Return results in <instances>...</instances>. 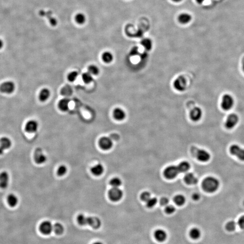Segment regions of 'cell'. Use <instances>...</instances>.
<instances>
[{"mask_svg": "<svg viewBox=\"0 0 244 244\" xmlns=\"http://www.w3.org/2000/svg\"><path fill=\"white\" fill-rule=\"evenodd\" d=\"M154 237L157 241L159 242H164L167 238V234L164 230L157 229L154 232Z\"/></svg>", "mask_w": 244, "mask_h": 244, "instance_id": "obj_17", "label": "cell"}, {"mask_svg": "<svg viewBox=\"0 0 244 244\" xmlns=\"http://www.w3.org/2000/svg\"><path fill=\"white\" fill-rule=\"evenodd\" d=\"M234 104L233 98L228 94H226L223 96L221 103V106L224 110H229L231 109Z\"/></svg>", "mask_w": 244, "mask_h": 244, "instance_id": "obj_4", "label": "cell"}, {"mask_svg": "<svg viewBox=\"0 0 244 244\" xmlns=\"http://www.w3.org/2000/svg\"><path fill=\"white\" fill-rule=\"evenodd\" d=\"M7 202L11 207H15L17 205L18 198L14 194H11L7 197Z\"/></svg>", "mask_w": 244, "mask_h": 244, "instance_id": "obj_26", "label": "cell"}, {"mask_svg": "<svg viewBox=\"0 0 244 244\" xmlns=\"http://www.w3.org/2000/svg\"><path fill=\"white\" fill-rule=\"evenodd\" d=\"M113 115L114 118L118 121L123 120L126 118V113L124 111L119 108L114 110Z\"/></svg>", "mask_w": 244, "mask_h": 244, "instance_id": "obj_19", "label": "cell"}, {"mask_svg": "<svg viewBox=\"0 0 244 244\" xmlns=\"http://www.w3.org/2000/svg\"><path fill=\"white\" fill-rule=\"evenodd\" d=\"M196 1L198 4H202L203 3V2L205 1V0H196Z\"/></svg>", "mask_w": 244, "mask_h": 244, "instance_id": "obj_48", "label": "cell"}, {"mask_svg": "<svg viewBox=\"0 0 244 244\" xmlns=\"http://www.w3.org/2000/svg\"><path fill=\"white\" fill-rule=\"evenodd\" d=\"M184 180L185 182L189 185H194L198 182V179L194 174L191 173H187L185 175Z\"/></svg>", "mask_w": 244, "mask_h": 244, "instance_id": "obj_20", "label": "cell"}, {"mask_svg": "<svg viewBox=\"0 0 244 244\" xmlns=\"http://www.w3.org/2000/svg\"><path fill=\"white\" fill-rule=\"evenodd\" d=\"M4 151L5 150L0 146V155H2V154H3Z\"/></svg>", "mask_w": 244, "mask_h": 244, "instance_id": "obj_47", "label": "cell"}, {"mask_svg": "<svg viewBox=\"0 0 244 244\" xmlns=\"http://www.w3.org/2000/svg\"><path fill=\"white\" fill-rule=\"evenodd\" d=\"M177 167H178L179 172L184 173V172H186L188 171L190 168V164L187 161H183V162H181Z\"/></svg>", "mask_w": 244, "mask_h": 244, "instance_id": "obj_28", "label": "cell"}, {"mask_svg": "<svg viewBox=\"0 0 244 244\" xmlns=\"http://www.w3.org/2000/svg\"><path fill=\"white\" fill-rule=\"evenodd\" d=\"M192 198L194 200H198L200 198V194H198V193H194V194L193 195Z\"/></svg>", "mask_w": 244, "mask_h": 244, "instance_id": "obj_45", "label": "cell"}, {"mask_svg": "<svg viewBox=\"0 0 244 244\" xmlns=\"http://www.w3.org/2000/svg\"><path fill=\"white\" fill-rule=\"evenodd\" d=\"M34 159L35 162L38 164H42L47 161V157L43 153L41 148H38L35 150L34 154Z\"/></svg>", "mask_w": 244, "mask_h": 244, "instance_id": "obj_11", "label": "cell"}, {"mask_svg": "<svg viewBox=\"0 0 244 244\" xmlns=\"http://www.w3.org/2000/svg\"><path fill=\"white\" fill-rule=\"evenodd\" d=\"M78 76V73L77 71H73L70 72L68 75V80L71 82L74 81Z\"/></svg>", "mask_w": 244, "mask_h": 244, "instance_id": "obj_38", "label": "cell"}, {"mask_svg": "<svg viewBox=\"0 0 244 244\" xmlns=\"http://www.w3.org/2000/svg\"><path fill=\"white\" fill-rule=\"evenodd\" d=\"M173 85L174 88L178 91H184L187 85L186 79L183 76H179L174 80Z\"/></svg>", "mask_w": 244, "mask_h": 244, "instance_id": "obj_8", "label": "cell"}, {"mask_svg": "<svg viewBox=\"0 0 244 244\" xmlns=\"http://www.w3.org/2000/svg\"><path fill=\"white\" fill-rule=\"evenodd\" d=\"M15 89L16 85L14 82L11 81H5L0 85V91L6 94L13 93L15 91Z\"/></svg>", "mask_w": 244, "mask_h": 244, "instance_id": "obj_3", "label": "cell"}, {"mask_svg": "<svg viewBox=\"0 0 244 244\" xmlns=\"http://www.w3.org/2000/svg\"><path fill=\"white\" fill-rule=\"evenodd\" d=\"M91 171L92 174L95 176H100L103 173L104 171V166L100 164H97L91 168Z\"/></svg>", "mask_w": 244, "mask_h": 244, "instance_id": "obj_23", "label": "cell"}, {"mask_svg": "<svg viewBox=\"0 0 244 244\" xmlns=\"http://www.w3.org/2000/svg\"><path fill=\"white\" fill-rule=\"evenodd\" d=\"M202 110L200 108L194 107L190 111L189 117L190 119L194 122L199 121L202 116Z\"/></svg>", "mask_w": 244, "mask_h": 244, "instance_id": "obj_13", "label": "cell"}, {"mask_svg": "<svg viewBox=\"0 0 244 244\" xmlns=\"http://www.w3.org/2000/svg\"><path fill=\"white\" fill-rule=\"evenodd\" d=\"M70 100L68 99L65 98L61 100L58 103L59 109L62 111H66L69 109Z\"/></svg>", "mask_w": 244, "mask_h": 244, "instance_id": "obj_22", "label": "cell"}, {"mask_svg": "<svg viewBox=\"0 0 244 244\" xmlns=\"http://www.w3.org/2000/svg\"><path fill=\"white\" fill-rule=\"evenodd\" d=\"M11 140L7 137H3L0 139V146L4 150H7L12 146Z\"/></svg>", "mask_w": 244, "mask_h": 244, "instance_id": "obj_24", "label": "cell"}, {"mask_svg": "<svg viewBox=\"0 0 244 244\" xmlns=\"http://www.w3.org/2000/svg\"><path fill=\"white\" fill-rule=\"evenodd\" d=\"M157 203V199L156 198H151L147 202V205L149 208L153 207Z\"/></svg>", "mask_w": 244, "mask_h": 244, "instance_id": "obj_40", "label": "cell"}, {"mask_svg": "<svg viewBox=\"0 0 244 244\" xmlns=\"http://www.w3.org/2000/svg\"><path fill=\"white\" fill-rule=\"evenodd\" d=\"M178 20L181 24H186L191 21L192 17L190 14L183 13L179 15Z\"/></svg>", "mask_w": 244, "mask_h": 244, "instance_id": "obj_21", "label": "cell"}, {"mask_svg": "<svg viewBox=\"0 0 244 244\" xmlns=\"http://www.w3.org/2000/svg\"><path fill=\"white\" fill-rule=\"evenodd\" d=\"M103 61L107 63L111 62L113 60L114 57L113 54L109 52H105L103 53L102 56Z\"/></svg>", "mask_w": 244, "mask_h": 244, "instance_id": "obj_29", "label": "cell"}, {"mask_svg": "<svg viewBox=\"0 0 244 244\" xmlns=\"http://www.w3.org/2000/svg\"><path fill=\"white\" fill-rule=\"evenodd\" d=\"M50 90L47 88L42 89L39 93V98L41 101L44 102L48 100L50 96Z\"/></svg>", "mask_w": 244, "mask_h": 244, "instance_id": "obj_25", "label": "cell"}, {"mask_svg": "<svg viewBox=\"0 0 244 244\" xmlns=\"http://www.w3.org/2000/svg\"><path fill=\"white\" fill-rule=\"evenodd\" d=\"M122 184V181L120 178H115L112 179L110 182V184L113 188H118Z\"/></svg>", "mask_w": 244, "mask_h": 244, "instance_id": "obj_36", "label": "cell"}, {"mask_svg": "<svg viewBox=\"0 0 244 244\" xmlns=\"http://www.w3.org/2000/svg\"><path fill=\"white\" fill-rule=\"evenodd\" d=\"M123 195V192L119 188H113L109 192L110 199L114 202H117L120 200Z\"/></svg>", "mask_w": 244, "mask_h": 244, "instance_id": "obj_9", "label": "cell"}, {"mask_svg": "<svg viewBox=\"0 0 244 244\" xmlns=\"http://www.w3.org/2000/svg\"><path fill=\"white\" fill-rule=\"evenodd\" d=\"M238 224L242 229L244 230V215L242 216L239 219Z\"/></svg>", "mask_w": 244, "mask_h": 244, "instance_id": "obj_43", "label": "cell"}, {"mask_svg": "<svg viewBox=\"0 0 244 244\" xmlns=\"http://www.w3.org/2000/svg\"><path fill=\"white\" fill-rule=\"evenodd\" d=\"M194 153L198 160L202 162H207L211 158L209 153L203 149H196Z\"/></svg>", "mask_w": 244, "mask_h": 244, "instance_id": "obj_7", "label": "cell"}, {"mask_svg": "<svg viewBox=\"0 0 244 244\" xmlns=\"http://www.w3.org/2000/svg\"><path fill=\"white\" fill-rule=\"evenodd\" d=\"M142 46L147 50H150L153 47V43L151 39L148 38L143 39L141 43Z\"/></svg>", "mask_w": 244, "mask_h": 244, "instance_id": "obj_31", "label": "cell"}, {"mask_svg": "<svg viewBox=\"0 0 244 244\" xmlns=\"http://www.w3.org/2000/svg\"><path fill=\"white\" fill-rule=\"evenodd\" d=\"M230 152L232 155L236 156L242 161H244V149L236 144L232 145L230 148Z\"/></svg>", "mask_w": 244, "mask_h": 244, "instance_id": "obj_5", "label": "cell"}, {"mask_svg": "<svg viewBox=\"0 0 244 244\" xmlns=\"http://www.w3.org/2000/svg\"><path fill=\"white\" fill-rule=\"evenodd\" d=\"M64 230V227L60 223H56L53 226V231L56 234L58 235L62 234Z\"/></svg>", "mask_w": 244, "mask_h": 244, "instance_id": "obj_30", "label": "cell"}, {"mask_svg": "<svg viewBox=\"0 0 244 244\" xmlns=\"http://www.w3.org/2000/svg\"><path fill=\"white\" fill-rule=\"evenodd\" d=\"M175 211V208L173 206L170 205L166 206L165 212L168 214H171Z\"/></svg>", "mask_w": 244, "mask_h": 244, "instance_id": "obj_41", "label": "cell"}, {"mask_svg": "<svg viewBox=\"0 0 244 244\" xmlns=\"http://www.w3.org/2000/svg\"><path fill=\"white\" fill-rule=\"evenodd\" d=\"M179 172L177 166H171L166 168L164 175L167 179H173L177 176Z\"/></svg>", "mask_w": 244, "mask_h": 244, "instance_id": "obj_10", "label": "cell"}, {"mask_svg": "<svg viewBox=\"0 0 244 244\" xmlns=\"http://www.w3.org/2000/svg\"><path fill=\"white\" fill-rule=\"evenodd\" d=\"M218 179L213 177H207L203 181L202 187L203 190L208 193L216 192L219 187Z\"/></svg>", "mask_w": 244, "mask_h": 244, "instance_id": "obj_2", "label": "cell"}, {"mask_svg": "<svg viewBox=\"0 0 244 244\" xmlns=\"http://www.w3.org/2000/svg\"><path fill=\"white\" fill-rule=\"evenodd\" d=\"M9 175L7 172L3 171L0 174V188L3 189L7 188L9 183Z\"/></svg>", "mask_w": 244, "mask_h": 244, "instance_id": "obj_16", "label": "cell"}, {"mask_svg": "<svg viewBox=\"0 0 244 244\" xmlns=\"http://www.w3.org/2000/svg\"><path fill=\"white\" fill-rule=\"evenodd\" d=\"M82 77L84 82L86 84L91 83L93 81V77L92 74L89 72L83 73L82 74Z\"/></svg>", "mask_w": 244, "mask_h": 244, "instance_id": "obj_33", "label": "cell"}, {"mask_svg": "<svg viewBox=\"0 0 244 244\" xmlns=\"http://www.w3.org/2000/svg\"><path fill=\"white\" fill-rule=\"evenodd\" d=\"M88 72L92 75H97L99 73L100 70L96 66L90 65L88 67Z\"/></svg>", "mask_w": 244, "mask_h": 244, "instance_id": "obj_37", "label": "cell"}, {"mask_svg": "<svg viewBox=\"0 0 244 244\" xmlns=\"http://www.w3.org/2000/svg\"><path fill=\"white\" fill-rule=\"evenodd\" d=\"M169 200L166 197H163L161 198L160 200V203L162 206H167L169 203Z\"/></svg>", "mask_w": 244, "mask_h": 244, "instance_id": "obj_44", "label": "cell"}, {"mask_svg": "<svg viewBox=\"0 0 244 244\" xmlns=\"http://www.w3.org/2000/svg\"><path fill=\"white\" fill-rule=\"evenodd\" d=\"M39 128V124L36 121L31 120L26 123L25 129L29 133H35L37 132Z\"/></svg>", "mask_w": 244, "mask_h": 244, "instance_id": "obj_14", "label": "cell"}, {"mask_svg": "<svg viewBox=\"0 0 244 244\" xmlns=\"http://www.w3.org/2000/svg\"><path fill=\"white\" fill-rule=\"evenodd\" d=\"M99 145L103 150H108L112 147V141L108 137H102L100 140Z\"/></svg>", "mask_w": 244, "mask_h": 244, "instance_id": "obj_15", "label": "cell"}, {"mask_svg": "<svg viewBox=\"0 0 244 244\" xmlns=\"http://www.w3.org/2000/svg\"><path fill=\"white\" fill-rule=\"evenodd\" d=\"M75 21L79 25L84 24L86 21V17L83 13H78L75 17Z\"/></svg>", "mask_w": 244, "mask_h": 244, "instance_id": "obj_32", "label": "cell"}, {"mask_svg": "<svg viewBox=\"0 0 244 244\" xmlns=\"http://www.w3.org/2000/svg\"><path fill=\"white\" fill-rule=\"evenodd\" d=\"M173 2H181L183 0H172Z\"/></svg>", "mask_w": 244, "mask_h": 244, "instance_id": "obj_50", "label": "cell"}, {"mask_svg": "<svg viewBox=\"0 0 244 244\" xmlns=\"http://www.w3.org/2000/svg\"><path fill=\"white\" fill-rule=\"evenodd\" d=\"M93 244H104L102 242H95Z\"/></svg>", "mask_w": 244, "mask_h": 244, "instance_id": "obj_49", "label": "cell"}, {"mask_svg": "<svg viewBox=\"0 0 244 244\" xmlns=\"http://www.w3.org/2000/svg\"><path fill=\"white\" fill-rule=\"evenodd\" d=\"M239 121L238 116L235 114L230 115L226 121L225 126L228 129H231L237 125Z\"/></svg>", "mask_w": 244, "mask_h": 244, "instance_id": "obj_6", "label": "cell"}, {"mask_svg": "<svg viewBox=\"0 0 244 244\" xmlns=\"http://www.w3.org/2000/svg\"><path fill=\"white\" fill-rule=\"evenodd\" d=\"M141 197L142 200L147 202L151 198V194L149 192H145L142 193Z\"/></svg>", "mask_w": 244, "mask_h": 244, "instance_id": "obj_42", "label": "cell"}, {"mask_svg": "<svg viewBox=\"0 0 244 244\" xmlns=\"http://www.w3.org/2000/svg\"><path fill=\"white\" fill-rule=\"evenodd\" d=\"M201 236V232L197 227L192 228L189 232V236L193 240L198 239Z\"/></svg>", "mask_w": 244, "mask_h": 244, "instance_id": "obj_27", "label": "cell"}, {"mask_svg": "<svg viewBox=\"0 0 244 244\" xmlns=\"http://www.w3.org/2000/svg\"><path fill=\"white\" fill-rule=\"evenodd\" d=\"M77 222L81 226H89L95 229L99 228L101 225L100 220L96 217H86L80 214L77 217Z\"/></svg>", "mask_w": 244, "mask_h": 244, "instance_id": "obj_1", "label": "cell"}, {"mask_svg": "<svg viewBox=\"0 0 244 244\" xmlns=\"http://www.w3.org/2000/svg\"><path fill=\"white\" fill-rule=\"evenodd\" d=\"M242 69H243V71H244V62H243V63Z\"/></svg>", "mask_w": 244, "mask_h": 244, "instance_id": "obj_51", "label": "cell"}, {"mask_svg": "<svg viewBox=\"0 0 244 244\" xmlns=\"http://www.w3.org/2000/svg\"><path fill=\"white\" fill-rule=\"evenodd\" d=\"M39 230L43 234L48 235L53 231V225L49 221H44L40 224Z\"/></svg>", "mask_w": 244, "mask_h": 244, "instance_id": "obj_12", "label": "cell"}, {"mask_svg": "<svg viewBox=\"0 0 244 244\" xmlns=\"http://www.w3.org/2000/svg\"><path fill=\"white\" fill-rule=\"evenodd\" d=\"M237 224L235 222L231 221L228 222L226 225V229L229 232H233L236 229Z\"/></svg>", "mask_w": 244, "mask_h": 244, "instance_id": "obj_35", "label": "cell"}, {"mask_svg": "<svg viewBox=\"0 0 244 244\" xmlns=\"http://www.w3.org/2000/svg\"><path fill=\"white\" fill-rule=\"evenodd\" d=\"M52 12L49 11V12H46L43 10H41L39 12V15L42 17H46L49 20L50 24L52 26H57V21L56 18L52 17Z\"/></svg>", "mask_w": 244, "mask_h": 244, "instance_id": "obj_18", "label": "cell"}, {"mask_svg": "<svg viewBox=\"0 0 244 244\" xmlns=\"http://www.w3.org/2000/svg\"><path fill=\"white\" fill-rule=\"evenodd\" d=\"M174 201L177 205H183L185 203V198L183 195H178L174 197Z\"/></svg>", "mask_w": 244, "mask_h": 244, "instance_id": "obj_34", "label": "cell"}, {"mask_svg": "<svg viewBox=\"0 0 244 244\" xmlns=\"http://www.w3.org/2000/svg\"><path fill=\"white\" fill-rule=\"evenodd\" d=\"M67 169L65 166H61L57 170V173L59 176H62L65 175L67 172Z\"/></svg>", "mask_w": 244, "mask_h": 244, "instance_id": "obj_39", "label": "cell"}, {"mask_svg": "<svg viewBox=\"0 0 244 244\" xmlns=\"http://www.w3.org/2000/svg\"><path fill=\"white\" fill-rule=\"evenodd\" d=\"M3 45V41L2 39H0V49H1V48H2Z\"/></svg>", "mask_w": 244, "mask_h": 244, "instance_id": "obj_46", "label": "cell"}]
</instances>
